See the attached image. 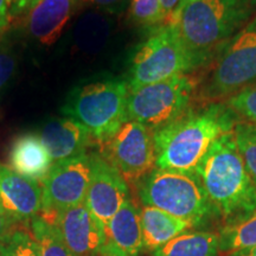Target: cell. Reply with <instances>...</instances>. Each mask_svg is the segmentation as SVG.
Wrapping results in <instances>:
<instances>
[{
  "label": "cell",
  "instance_id": "34",
  "mask_svg": "<svg viewBox=\"0 0 256 256\" xmlns=\"http://www.w3.org/2000/svg\"><path fill=\"white\" fill-rule=\"evenodd\" d=\"M0 212H5L4 208H2V202H0ZM5 214H6V212H5Z\"/></svg>",
  "mask_w": 256,
  "mask_h": 256
},
{
  "label": "cell",
  "instance_id": "22",
  "mask_svg": "<svg viewBox=\"0 0 256 256\" xmlns=\"http://www.w3.org/2000/svg\"><path fill=\"white\" fill-rule=\"evenodd\" d=\"M232 133L246 168L256 186V124L238 121L234 126Z\"/></svg>",
  "mask_w": 256,
  "mask_h": 256
},
{
  "label": "cell",
  "instance_id": "12",
  "mask_svg": "<svg viewBox=\"0 0 256 256\" xmlns=\"http://www.w3.org/2000/svg\"><path fill=\"white\" fill-rule=\"evenodd\" d=\"M55 224L64 242L76 256H98L104 243V226L90 212L86 203L56 215Z\"/></svg>",
  "mask_w": 256,
  "mask_h": 256
},
{
  "label": "cell",
  "instance_id": "8",
  "mask_svg": "<svg viewBox=\"0 0 256 256\" xmlns=\"http://www.w3.org/2000/svg\"><path fill=\"white\" fill-rule=\"evenodd\" d=\"M200 81L191 74L128 89L126 116L152 132L174 121L191 107Z\"/></svg>",
  "mask_w": 256,
  "mask_h": 256
},
{
  "label": "cell",
  "instance_id": "25",
  "mask_svg": "<svg viewBox=\"0 0 256 256\" xmlns=\"http://www.w3.org/2000/svg\"><path fill=\"white\" fill-rule=\"evenodd\" d=\"M160 0H130V17L142 28H154L162 24Z\"/></svg>",
  "mask_w": 256,
  "mask_h": 256
},
{
  "label": "cell",
  "instance_id": "1",
  "mask_svg": "<svg viewBox=\"0 0 256 256\" xmlns=\"http://www.w3.org/2000/svg\"><path fill=\"white\" fill-rule=\"evenodd\" d=\"M238 116L226 102L188 110L153 132L156 168L194 174L214 142L232 130Z\"/></svg>",
  "mask_w": 256,
  "mask_h": 256
},
{
  "label": "cell",
  "instance_id": "15",
  "mask_svg": "<svg viewBox=\"0 0 256 256\" xmlns=\"http://www.w3.org/2000/svg\"><path fill=\"white\" fill-rule=\"evenodd\" d=\"M40 138L54 162L84 154L94 144L87 128L72 118L48 122Z\"/></svg>",
  "mask_w": 256,
  "mask_h": 256
},
{
  "label": "cell",
  "instance_id": "33",
  "mask_svg": "<svg viewBox=\"0 0 256 256\" xmlns=\"http://www.w3.org/2000/svg\"><path fill=\"white\" fill-rule=\"evenodd\" d=\"M200 2V0H180V2H179L178 8H176L174 11H177V10L183 8H185V6H186V5H190V4H192V2Z\"/></svg>",
  "mask_w": 256,
  "mask_h": 256
},
{
  "label": "cell",
  "instance_id": "28",
  "mask_svg": "<svg viewBox=\"0 0 256 256\" xmlns=\"http://www.w3.org/2000/svg\"><path fill=\"white\" fill-rule=\"evenodd\" d=\"M80 2L108 11H120L127 5L128 0H80Z\"/></svg>",
  "mask_w": 256,
  "mask_h": 256
},
{
  "label": "cell",
  "instance_id": "13",
  "mask_svg": "<svg viewBox=\"0 0 256 256\" xmlns=\"http://www.w3.org/2000/svg\"><path fill=\"white\" fill-rule=\"evenodd\" d=\"M40 184L0 164V202L5 212L19 222L28 223L42 210Z\"/></svg>",
  "mask_w": 256,
  "mask_h": 256
},
{
  "label": "cell",
  "instance_id": "27",
  "mask_svg": "<svg viewBox=\"0 0 256 256\" xmlns=\"http://www.w3.org/2000/svg\"><path fill=\"white\" fill-rule=\"evenodd\" d=\"M23 224L26 223L19 222L5 212H0V243L5 242L12 235V232Z\"/></svg>",
  "mask_w": 256,
  "mask_h": 256
},
{
  "label": "cell",
  "instance_id": "19",
  "mask_svg": "<svg viewBox=\"0 0 256 256\" xmlns=\"http://www.w3.org/2000/svg\"><path fill=\"white\" fill-rule=\"evenodd\" d=\"M218 234L185 232L156 249L153 256H218Z\"/></svg>",
  "mask_w": 256,
  "mask_h": 256
},
{
  "label": "cell",
  "instance_id": "35",
  "mask_svg": "<svg viewBox=\"0 0 256 256\" xmlns=\"http://www.w3.org/2000/svg\"><path fill=\"white\" fill-rule=\"evenodd\" d=\"M252 4L254 5V8H256V0H252Z\"/></svg>",
  "mask_w": 256,
  "mask_h": 256
},
{
  "label": "cell",
  "instance_id": "10",
  "mask_svg": "<svg viewBox=\"0 0 256 256\" xmlns=\"http://www.w3.org/2000/svg\"><path fill=\"white\" fill-rule=\"evenodd\" d=\"M100 147L101 156L120 172L127 183L136 184L156 168L153 132L136 121H124Z\"/></svg>",
  "mask_w": 256,
  "mask_h": 256
},
{
  "label": "cell",
  "instance_id": "3",
  "mask_svg": "<svg viewBox=\"0 0 256 256\" xmlns=\"http://www.w3.org/2000/svg\"><path fill=\"white\" fill-rule=\"evenodd\" d=\"M254 10L252 0H200L174 11L165 23L177 28L198 69L250 20Z\"/></svg>",
  "mask_w": 256,
  "mask_h": 256
},
{
  "label": "cell",
  "instance_id": "23",
  "mask_svg": "<svg viewBox=\"0 0 256 256\" xmlns=\"http://www.w3.org/2000/svg\"><path fill=\"white\" fill-rule=\"evenodd\" d=\"M0 256H42L40 244L30 230V222L19 226L0 243Z\"/></svg>",
  "mask_w": 256,
  "mask_h": 256
},
{
  "label": "cell",
  "instance_id": "20",
  "mask_svg": "<svg viewBox=\"0 0 256 256\" xmlns=\"http://www.w3.org/2000/svg\"><path fill=\"white\" fill-rule=\"evenodd\" d=\"M30 230L40 244L42 256H76L64 242L58 226L48 222L40 214L30 220Z\"/></svg>",
  "mask_w": 256,
  "mask_h": 256
},
{
  "label": "cell",
  "instance_id": "26",
  "mask_svg": "<svg viewBox=\"0 0 256 256\" xmlns=\"http://www.w3.org/2000/svg\"><path fill=\"white\" fill-rule=\"evenodd\" d=\"M14 60L8 52L0 49V89H2L14 72Z\"/></svg>",
  "mask_w": 256,
  "mask_h": 256
},
{
  "label": "cell",
  "instance_id": "4",
  "mask_svg": "<svg viewBox=\"0 0 256 256\" xmlns=\"http://www.w3.org/2000/svg\"><path fill=\"white\" fill-rule=\"evenodd\" d=\"M144 206H154L200 226L218 220L215 206L196 174L154 168L136 183Z\"/></svg>",
  "mask_w": 256,
  "mask_h": 256
},
{
  "label": "cell",
  "instance_id": "6",
  "mask_svg": "<svg viewBox=\"0 0 256 256\" xmlns=\"http://www.w3.org/2000/svg\"><path fill=\"white\" fill-rule=\"evenodd\" d=\"M128 84L121 80H106L78 89L63 107V113L78 121L101 146L127 121Z\"/></svg>",
  "mask_w": 256,
  "mask_h": 256
},
{
  "label": "cell",
  "instance_id": "29",
  "mask_svg": "<svg viewBox=\"0 0 256 256\" xmlns=\"http://www.w3.org/2000/svg\"><path fill=\"white\" fill-rule=\"evenodd\" d=\"M40 0H11V17L26 14Z\"/></svg>",
  "mask_w": 256,
  "mask_h": 256
},
{
  "label": "cell",
  "instance_id": "7",
  "mask_svg": "<svg viewBox=\"0 0 256 256\" xmlns=\"http://www.w3.org/2000/svg\"><path fill=\"white\" fill-rule=\"evenodd\" d=\"M196 70L177 28L164 23L151 30V34L134 52L128 70V89L162 82Z\"/></svg>",
  "mask_w": 256,
  "mask_h": 256
},
{
  "label": "cell",
  "instance_id": "2",
  "mask_svg": "<svg viewBox=\"0 0 256 256\" xmlns=\"http://www.w3.org/2000/svg\"><path fill=\"white\" fill-rule=\"evenodd\" d=\"M224 226L248 218L256 210V186L236 146L232 130L223 134L194 170Z\"/></svg>",
  "mask_w": 256,
  "mask_h": 256
},
{
  "label": "cell",
  "instance_id": "18",
  "mask_svg": "<svg viewBox=\"0 0 256 256\" xmlns=\"http://www.w3.org/2000/svg\"><path fill=\"white\" fill-rule=\"evenodd\" d=\"M144 248L153 250L192 228L186 220L178 218L158 208L144 206L140 210Z\"/></svg>",
  "mask_w": 256,
  "mask_h": 256
},
{
  "label": "cell",
  "instance_id": "14",
  "mask_svg": "<svg viewBox=\"0 0 256 256\" xmlns=\"http://www.w3.org/2000/svg\"><path fill=\"white\" fill-rule=\"evenodd\" d=\"M142 248L140 209L130 197L104 226V243L98 256H139Z\"/></svg>",
  "mask_w": 256,
  "mask_h": 256
},
{
  "label": "cell",
  "instance_id": "16",
  "mask_svg": "<svg viewBox=\"0 0 256 256\" xmlns=\"http://www.w3.org/2000/svg\"><path fill=\"white\" fill-rule=\"evenodd\" d=\"M78 0H40L25 17V28L44 46L58 40L75 11Z\"/></svg>",
  "mask_w": 256,
  "mask_h": 256
},
{
  "label": "cell",
  "instance_id": "9",
  "mask_svg": "<svg viewBox=\"0 0 256 256\" xmlns=\"http://www.w3.org/2000/svg\"><path fill=\"white\" fill-rule=\"evenodd\" d=\"M92 178V154L54 162L42 182V210L40 215L55 224L60 211L84 203Z\"/></svg>",
  "mask_w": 256,
  "mask_h": 256
},
{
  "label": "cell",
  "instance_id": "11",
  "mask_svg": "<svg viewBox=\"0 0 256 256\" xmlns=\"http://www.w3.org/2000/svg\"><path fill=\"white\" fill-rule=\"evenodd\" d=\"M90 154L92 178L84 203L92 215L106 226L130 198V190L120 172L100 152H90Z\"/></svg>",
  "mask_w": 256,
  "mask_h": 256
},
{
  "label": "cell",
  "instance_id": "17",
  "mask_svg": "<svg viewBox=\"0 0 256 256\" xmlns=\"http://www.w3.org/2000/svg\"><path fill=\"white\" fill-rule=\"evenodd\" d=\"M10 168L17 174L42 183L54 162L38 134L18 136L10 148Z\"/></svg>",
  "mask_w": 256,
  "mask_h": 256
},
{
  "label": "cell",
  "instance_id": "24",
  "mask_svg": "<svg viewBox=\"0 0 256 256\" xmlns=\"http://www.w3.org/2000/svg\"><path fill=\"white\" fill-rule=\"evenodd\" d=\"M226 104L240 119L256 124V81L226 98Z\"/></svg>",
  "mask_w": 256,
  "mask_h": 256
},
{
  "label": "cell",
  "instance_id": "31",
  "mask_svg": "<svg viewBox=\"0 0 256 256\" xmlns=\"http://www.w3.org/2000/svg\"><path fill=\"white\" fill-rule=\"evenodd\" d=\"M180 0H160L162 10H160V18H162V24L168 20L170 16L174 12V10L178 8ZM160 24V25H162Z\"/></svg>",
  "mask_w": 256,
  "mask_h": 256
},
{
  "label": "cell",
  "instance_id": "32",
  "mask_svg": "<svg viewBox=\"0 0 256 256\" xmlns=\"http://www.w3.org/2000/svg\"><path fill=\"white\" fill-rule=\"evenodd\" d=\"M228 256H256V246L228 252Z\"/></svg>",
  "mask_w": 256,
  "mask_h": 256
},
{
  "label": "cell",
  "instance_id": "21",
  "mask_svg": "<svg viewBox=\"0 0 256 256\" xmlns=\"http://www.w3.org/2000/svg\"><path fill=\"white\" fill-rule=\"evenodd\" d=\"M256 246V210L248 218L234 226H224L218 232L220 252H232Z\"/></svg>",
  "mask_w": 256,
  "mask_h": 256
},
{
  "label": "cell",
  "instance_id": "30",
  "mask_svg": "<svg viewBox=\"0 0 256 256\" xmlns=\"http://www.w3.org/2000/svg\"><path fill=\"white\" fill-rule=\"evenodd\" d=\"M11 18V0H0V36L8 26Z\"/></svg>",
  "mask_w": 256,
  "mask_h": 256
},
{
  "label": "cell",
  "instance_id": "5",
  "mask_svg": "<svg viewBox=\"0 0 256 256\" xmlns=\"http://www.w3.org/2000/svg\"><path fill=\"white\" fill-rule=\"evenodd\" d=\"M197 96L203 101L226 100L256 81V16L215 54Z\"/></svg>",
  "mask_w": 256,
  "mask_h": 256
}]
</instances>
